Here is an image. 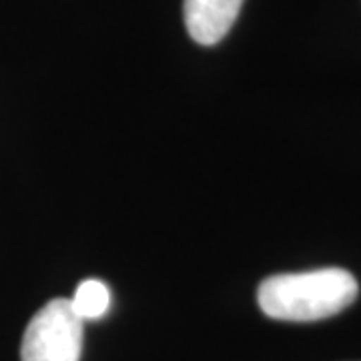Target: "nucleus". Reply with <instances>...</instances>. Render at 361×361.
<instances>
[{
	"label": "nucleus",
	"instance_id": "20e7f679",
	"mask_svg": "<svg viewBox=\"0 0 361 361\" xmlns=\"http://www.w3.org/2000/svg\"><path fill=\"white\" fill-rule=\"evenodd\" d=\"M71 305L82 322L99 319L109 311L111 305V293L106 285L99 279H87L78 285L75 297L71 299Z\"/></svg>",
	"mask_w": 361,
	"mask_h": 361
},
{
	"label": "nucleus",
	"instance_id": "f03ea898",
	"mask_svg": "<svg viewBox=\"0 0 361 361\" xmlns=\"http://www.w3.org/2000/svg\"><path fill=\"white\" fill-rule=\"evenodd\" d=\"M82 325L71 299H52L26 327L23 361H78L82 353Z\"/></svg>",
	"mask_w": 361,
	"mask_h": 361
},
{
	"label": "nucleus",
	"instance_id": "f257e3e1",
	"mask_svg": "<svg viewBox=\"0 0 361 361\" xmlns=\"http://www.w3.org/2000/svg\"><path fill=\"white\" fill-rule=\"evenodd\" d=\"M357 293L360 285L349 271L325 267L267 277L259 285L257 301L271 319L307 323L348 310Z\"/></svg>",
	"mask_w": 361,
	"mask_h": 361
},
{
	"label": "nucleus",
	"instance_id": "7ed1b4c3",
	"mask_svg": "<svg viewBox=\"0 0 361 361\" xmlns=\"http://www.w3.org/2000/svg\"><path fill=\"white\" fill-rule=\"evenodd\" d=\"M243 0H185L183 13L191 39L203 47H213L235 25Z\"/></svg>",
	"mask_w": 361,
	"mask_h": 361
}]
</instances>
